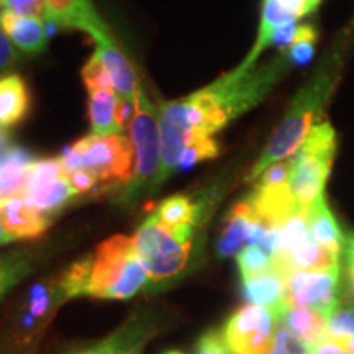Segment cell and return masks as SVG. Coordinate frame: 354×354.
<instances>
[{
	"mask_svg": "<svg viewBox=\"0 0 354 354\" xmlns=\"http://www.w3.org/2000/svg\"><path fill=\"white\" fill-rule=\"evenodd\" d=\"M35 258L30 251L13 250L0 253V300L26 279L33 271Z\"/></svg>",
	"mask_w": 354,
	"mask_h": 354,
	"instance_id": "obj_25",
	"label": "cell"
},
{
	"mask_svg": "<svg viewBox=\"0 0 354 354\" xmlns=\"http://www.w3.org/2000/svg\"><path fill=\"white\" fill-rule=\"evenodd\" d=\"M312 354H351V353H348L342 344L333 342V339L325 338L312 348Z\"/></svg>",
	"mask_w": 354,
	"mask_h": 354,
	"instance_id": "obj_39",
	"label": "cell"
},
{
	"mask_svg": "<svg viewBox=\"0 0 354 354\" xmlns=\"http://www.w3.org/2000/svg\"><path fill=\"white\" fill-rule=\"evenodd\" d=\"M66 300L68 297L59 284V277L35 282L8 312L0 338L21 346H35Z\"/></svg>",
	"mask_w": 354,
	"mask_h": 354,
	"instance_id": "obj_7",
	"label": "cell"
},
{
	"mask_svg": "<svg viewBox=\"0 0 354 354\" xmlns=\"http://www.w3.org/2000/svg\"><path fill=\"white\" fill-rule=\"evenodd\" d=\"M197 225L169 227L151 214L133 234L135 251L149 276L148 289H166L192 268Z\"/></svg>",
	"mask_w": 354,
	"mask_h": 354,
	"instance_id": "obj_3",
	"label": "cell"
},
{
	"mask_svg": "<svg viewBox=\"0 0 354 354\" xmlns=\"http://www.w3.org/2000/svg\"><path fill=\"white\" fill-rule=\"evenodd\" d=\"M123 354H138V353H123Z\"/></svg>",
	"mask_w": 354,
	"mask_h": 354,
	"instance_id": "obj_46",
	"label": "cell"
},
{
	"mask_svg": "<svg viewBox=\"0 0 354 354\" xmlns=\"http://www.w3.org/2000/svg\"><path fill=\"white\" fill-rule=\"evenodd\" d=\"M10 146V133L6 128H0V154L6 153Z\"/></svg>",
	"mask_w": 354,
	"mask_h": 354,
	"instance_id": "obj_42",
	"label": "cell"
},
{
	"mask_svg": "<svg viewBox=\"0 0 354 354\" xmlns=\"http://www.w3.org/2000/svg\"><path fill=\"white\" fill-rule=\"evenodd\" d=\"M10 243H15V238H13L6 228H3L2 221H0V246L10 245Z\"/></svg>",
	"mask_w": 354,
	"mask_h": 354,
	"instance_id": "obj_43",
	"label": "cell"
},
{
	"mask_svg": "<svg viewBox=\"0 0 354 354\" xmlns=\"http://www.w3.org/2000/svg\"><path fill=\"white\" fill-rule=\"evenodd\" d=\"M315 41H317V30L312 25H299L297 33H295L294 41L286 53L289 56L290 64L305 66L312 61L315 55Z\"/></svg>",
	"mask_w": 354,
	"mask_h": 354,
	"instance_id": "obj_29",
	"label": "cell"
},
{
	"mask_svg": "<svg viewBox=\"0 0 354 354\" xmlns=\"http://www.w3.org/2000/svg\"><path fill=\"white\" fill-rule=\"evenodd\" d=\"M0 221L3 228L19 240L38 238L50 228L51 216L35 209L26 198L19 194L0 201Z\"/></svg>",
	"mask_w": 354,
	"mask_h": 354,
	"instance_id": "obj_13",
	"label": "cell"
},
{
	"mask_svg": "<svg viewBox=\"0 0 354 354\" xmlns=\"http://www.w3.org/2000/svg\"><path fill=\"white\" fill-rule=\"evenodd\" d=\"M254 209L250 201L243 198L236 202L223 220L218 243H216V254L220 258H230L238 254L248 245V233L254 220Z\"/></svg>",
	"mask_w": 354,
	"mask_h": 354,
	"instance_id": "obj_18",
	"label": "cell"
},
{
	"mask_svg": "<svg viewBox=\"0 0 354 354\" xmlns=\"http://www.w3.org/2000/svg\"><path fill=\"white\" fill-rule=\"evenodd\" d=\"M68 177H69L71 185H73L74 190H76L79 196H81V194L91 192V190L99 184V179H97V177L87 169L71 172V174H68Z\"/></svg>",
	"mask_w": 354,
	"mask_h": 354,
	"instance_id": "obj_37",
	"label": "cell"
},
{
	"mask_svg": "<svg viewBox=\"0 0 354 354\" xmlns=\"http://www.w3.org/2000/svg\"><path fill=\"white\" fill-rule=\"evenodd\" d=\"M35 161L37 158L33 153L15 145L0 154V201L24 194L30 167Z\"/></svg>",
	"mask_w": 354,
	"mask_h": 354,
	"instance_id": "obj_20",
	"label": "cell"
},
{
	"mask_svg": "<svg viewBox=\"0 0 354 354\" xmlns=\"http://www.w3.org/2000/svg\"><path fill=\"white\" fill-rule=\"evenodd\" d=\"M354 335V304L339 302L326 318V338L342 343Z\"/></svg>",
	"mask_w": 354,
	"mask_h": 354,
	"instance_id": "obj_28",
	"label": "cell"
},
{
	"mask_svg": "<svg viewBox=\"0 0 354 354\" xmlns=\"http://www.w3.org/2000/svg\"><path fill=\"white\" fill-rule=\"evenodd\" d=\"M68 28L81 30L94 38L99 33H110L109 26L92 6L91 0H46V17Z\"/></svg>",
	"mask_w": 354,
	"mask_h": 354,
	"instance_id": "obj_15",
	"label": "cell"
},
{
	"mask_svg": "<svg viewBox=\"0 0 354 354\" xmlns=\"http://www.w3.org/2000/svg\"><path fill=\"white\" fill-rule=\"evenodd\" d=\"M0 354H35V346H21L0 338Z\"/></svg>",
	"mask_w": 354,
	"mask_h": 354,
	"instance_id": "obj_41",
	"label": "cell"
},
{
	"mask_svg": "<svg viewBox=\"0 0 354 354\" xmlns=\"http://www.w3.org/2000/svg\"><path fill=\"white\" fill-rule=\"evenodd\" d=\"M277 322L272 310L250 304L228 318L221 335L232 354H272Z\"/></svg>",
	"mask_w": 354,
	"mask_h": 354,
	"instance_id": "obj_9",
	"label": "cell"
},
{
	"mask_svg": "<svg viewBox=\"0 0 354 354\" xmlns=\"http://www.w3.org/2000/svg\"><path fill=\"white\" fill-rule=\"evenodd\" d=\"M149 276L140 263L133 236L115 234L91 254L87 295L102 300H128L148 289Z\"/></svg>",
	"mask_w": 354,
	"mask_h": 354,
	"instance_id": "obj_4",
	"label": "cell"
},
{
	"mask_svg": "<svg viewBox=\"0 0 354 354\" xmlns=\"http://www.w3.org/2000/svg\"><path fill=\"white\" fill-rule=\"evenodd\" d=\"M349 39H342L336 43L328 57L322 61L313 77L300 88L287 110L284 120L274 131L264 151L258 161L251 167L246 176V183H254L259 179L268 166L277 161H284L294 156L304 145L310 130L317 125L315 120L320 117L323 107L333 94L336 84L339 81V71L343 66V57L346 53V43Z\"/></svg>",
	"mask_w": 354,
	"mask_h": 354,
	"instance_id": "obj_2",
	"label": "cell"
},
{
	"mask_svg": "<svg viewBox=\"0 0 354 354\" xmlns=\"http://www.w3.org/2000/svg\"><path fill=\"white\" fill-rule=\"evenodd\" d=\"M117 339L113 338V336H110V338L104 339V342L95 344V346L88 348L87 351L84 353H79V354H120V348H118V343H115Z\"/></svg>",
	"mask_w": 354,
	"mask_h": 354,
	"instance_id": "obj_40",
	"label": "cell"
},
{
	"mask_svg": "<svg viewBox=\"0 0 354 354\" xmlns=\"http://www.w3.org/2000/svg\"><path fill=\"white\" fill-rule=\"evenodd\" d=\"M118 95L115 91L88 92V118L92 133L99 136H112L123 131L117 122Z\"/></svg>",
	"mask_w": 354,
	"mask_h": 354,
	"instance_id": "obj_23",
	"label": "cell"
},
{
	"mask_svg": "<svg viewBox=\"0 0 354 354\" xmlns=\"http://www.w3.org/2000/svg\"><path fill=\"white\" fill-rule=\"evenodd\" d=\"M32 97L25 79L19 74L0 77V128L19 125L30 112Z\"/></svg>",
	"mask_w": 354,
	"mask_h": 354,
	"instance_id": "obj_19",
	"label": "cell"
},
{
	"mask_svg": "<svg viewBox=\"0 0 354 354\" xmlns=\"http://www.w3.org/2000/svg\"><path fill=\"white\" fill-rule=\"evenodd\" d=\"M304 212L305 218H307L310 238L336 254L342 253L344 246V234L342 233V228H339L335 215L331 214L328 203L325 201V196L318 198L317 202H313Z\"/></svg>",
	"mask_w": 354,
	"mask_h": 354,
	"instance_id": "obj_21",
	"label": "cell"
},
{
	"mask_svg": "<svg viewBox=\"0 0 354 354\" xmlns=\"http://www.w3.org/2000/svg\"><path fill=\"white\" fill-rule=\"evenodd\" d=\"M196 354H232L225 343L221 331L210 330L201 336L197 342Z\"/></svg>",
	"mask_w": 354,
	"mask_h": 354,
	"instance_id": "obj_35",
	"label": "cell"
},
{
	"mask_svg": "<svg viewBox=\"0 0 354 354\" xmlns=\"http://www.w3.org/2000/svg\"><path fill=\"white\" fill-rule=\"evenodd\" d=\"M279 323L308 348L326 338V315L315 308L287 305L284 313L279 317Z\"/></svg>",
	"mask_w": 354,
	"mask_h": 354,
	"instance_id": "obj_22",
	"label": "cell"
},
{
	"mask_svg": "<svg viewBox=\"0 0 354 354\" xmlns=\"http://www.w3.org/2000/svg\"><path fill=\"white\" fill-rule=\"evenodd\" d=\"M166 354H184V353H180V351H167Z\"/></svg>",
	"mask_w": 354,
	"mask_h": 354,
	"instance_id": "obj_45",
	"label": "cell"
},
{
	"mask_svg": "<svg viewBox=\"0 0 354 354\" xmlns=\"http://www.w3.org/2000/svg\"><path fill=\"white\" fill-rule=\"evenodd\" d=\"M274 354H312V348H308L299 338H295L284 325L277 322Z\"/></svg>",
	"mask_w": 354,
	"mask_h": 354,
	"instance_id": "obj_33",
	"label": "cell"
},
{
	"mask_svg": "<svg viewBox=\"0 0 354 354\" xmlns=\"http://www.w3.org/2000/svg\"><path fill=\"white\" fill-rule=\"evenodd\" d=\"M339 277L342 269H317L295 271L286 279V300L292 307H308L328 318L339 305Z\"/></svg>",
	"mask_w": 354,
	"mask_h": 354,
	"instance_id": "obj_11",
	"label": "cell"
},
{
	"mask_svg": "<svg viewBox=\"0 0 354 354\" xmlns=\"http://www.w3.org/2000/svg\"><path fill=\"white\" fill-rule=\"evenodd\" d=\"M82 82L87 92L92 91H115L112 79H110L107 69L97 53L91 56L86 66L82 68Z\"/></svg>",
	"mask_w": 354,
	"mask_h": 354,
	"instance_id": "obj_31",
	"label": "cell"
},
{
	"mask_svg": "<svg viewBox=\"0 0 354 354\" xmlns=\"http://www.w3.org/2000/svg\"><path fill=\"white\" fill-rule=\"evenodd\" d=\"M130 141L135 151V167L130 183L118 197L123 207L131 205L145 190L154 192L161 166V127L156 109L138 87L135 97V112L130 122Z\"/></svg>",
	"mask_w": 354,
	"mask_h": 354,
	"instance_id": "obj_5",
	"label": "cell"
},
{
	"mask_svg": "<svg viewBox=\"0 0 354 354\" xmlns=\"http://www.w3.org/2000/svg\"><path fill=\"white\" fill-rule=\"evenodd\" d=\"M272 354H274V353H272Z\"/></svg>",
	"mask_w": 354,
	"mask_h": 354,
	"instance_id": "obj_48",
	"label": "cell"
},
{
	"mask_svg": "<svg viewBox=\"0 0 354 354\" xmlns=\"http://www.w3.org/2000/svg\"><path fill=\"white\" fill-rule=\"evenodd\" d=\"M82 153L84 169L102 184H128L135 167V151L130 138L122 133L112 136L88 135L76 141Z\"/></svg>",
	"mask_w": 354,
	"mask_h": 354,
	"instance_id": "obj_8",
	"label": "cell"
},
{
	"mask_svg": "<svg viewBox=\"0 0 354 354\" xmlns=\"http://www.w3.org/2000/svg\"><path fill=\"white\" fill-rule=\"evenodd\" d=\"M241 289L248 304L272 310L277 320L287 308L286 277L274 266L269 271L241 279Z\"/></svg>",
	"mask_w": 354,
	"mask_h": 354,
	"instance_id": "obj_16",
	"label": "cell"
},
{
	"mask_svg": "<svg viewBox=\"0 0 354 354\" xmlns=\"http://www.w3.org/2000/svg\"><path fill=\"white\" fill-rule=\"evenodd\" d=\"M342 344V346L346 349L348 353H351V354H354V335L351 336V338H348V339H344V342H342L339 343Z\"/></svg>",
	"mask_w": 354,
	"mask_h": 354,
	"instance_id": "obj_44",
	"label": "cell"
},
{
	"mask_svg": "<svg viewBox=\"0 0 354 354\" xmlns=\"http://www.w3.org/2000/svg\"><path fill=\"white\" fill-rule=\"evenodd\" d=\"M154 214L162 223L169 225V227L198 225L205 214V202H196L187 196H172L159 203Z\"/></svg>",
	"mask_w": 354,
	"mask_h": 354,
	"instance_id": "obj_24",
	"label": "cell"
},
{
	"mask_svg": "<svg viewBox=\"0 0 354 354\" xmlns=\"http://www.w3.org/2000/svg\"><path fill=\"white\" fill-rule=\"evenodd\" d=\"M297 21H289V24H284L281 26H277L274 30L272 38H271V46L281 48V50H287L290 46L292 41H294L295 33H297Z\"/></svg>",
	"mask_w": 354,
	"mask_h": 354,
	"instance_id": "obj_36",
	"label": "cell"
},
{
	"mask_svg": "<svg viewBox=\"0 0 354 354\" xmlns=\"http://www.w3.org/2000/svg\"><path fill=\"white\" fill-rule=\"evenodd\" d=\"M20 61V53L0 28V77L12 74Z\"/></svg>",
	"mask_w": 354,
	"mask_h": 354,
	"instance_id": "obj_34",
	"label": "cell"
},
{
	"mask_svg": "<svg viewBox=\"0 0 354 354\" xmlns=\"http://www.w3.org/2000/svg\"><path fill=\"white\" fill-rule=\"evenodd\" d=\"M2 2H3V0H0V6H2Z\"/></svg>",
	"mask_w": 354,
	"mask_h": 354,
	"instance_id": "obj_47",
	"label": "cell"
},
{
	"mask_svg": "<svg viewBox=\"0 0 354 354\" xmlns=\"http://www.w3.org/2000/svg\"><path fill=\"white\" fill-rule=\"evenodd\" d=\"M335 154V128L328 122L317 123L295 156L290 158L289 185L299 209L307 210L313 202L325 196Z\"/></svg>",
	"mask_w": 354,
	"mask_h": 354,
	"instance_id": "obj_6",
	"label": "cell"
},
{
	"mask_svg": "<svg viewBox=\"0 0 354 354\" xmlns=\"http://www.w3.org/2000/svg\"><path fill=\"white\" fill-rule=\"evenodd\" d=\"M248 201L256 216L271 228H281L299 209L289 183L256 184Z\"/></svg>",
	"mask_w": 354,
	"mask_h": 354,
	"instance_id": "obj_12",
	"label": "cell"
},
{
	"mask_svg": "<svg viewBox=\"0 0 354 354\" xmlns=\"http://www.w3.org/2000/svg\"><path fill=\"white\" fill-rule=\"evenodd\" d=\"M218 153H220V146L214 140V136L202 135V133L192 130L189 143L185 146L183 158H180L179 169L187 171L190 167L198 165V162L216 158L218 156Z\"/></svg>",
	"mask_w": 354,
	"mask_h": 354,
	"instance_id": "obj_26",
	"label": "cell"
},
{
	"mask_svg": "<svg viewBox=\"0 0 354 354\" xmlns=\"http://www.w3.org/2000/svg\"><path fill=\"white\" fill-rule=\"evenodd\" d=\"M21 196L35 209L50 216L63 210L79 194L71 185L61 158H50L33 162Z\"/></svg>",
	"mask_w": 354,
	"mask_h": 354,
	"instance_id": "obj_10",
	"label": "cell"
},
{
	"mask_svg": "<svg viewBox=\"0 0 354 354\" xmlns=\"http://www.w3.org/2000/svg\"><path fill=\"white\" fill-rule=\"evenodd\" d=\"M95 41V53L107 69L110 79H112L115 92L123 100L135 102L136 92H138V79L131 64L118 50V46L110 38V33H99L92 38Z\"/></svg>",
	"mask_w": 354,
	"mask_h": 354,
	"instance_id": "obj_14",
	"label": "cell"
},
{
	"mask_svg": "<svg viewBox=\"0 0 354 354\" xmlns=\"http://www.w3.org/2000/svg\"><path fill=\"white\" fill-rule=\"evenodd\" d=\"M0 28L7 35L13 46L25 55H39L48 44L44 20L21 17L15 13L0 10Z\"/></svg>",
	"mask_w": 354,
	"mask_h": 354,
	"instance_id": "obj_17",
	"label": "cell"
},
{
	"mask_svg": "<svg viewBox=\"0 0 354 354\" xmlns=\"http://www.w3.org/2000/svg\"><path fill=\"white\" fill-rule=\"evenodd\" d=\"M88 274H91V254L77 259L61 274L59 284L63 287L68 300L87 295Z\"/></svg>",
	"mask_w": 354,
	"mask_h": 354,
	"instance_id": "obj_27",
	"label": "cell"
},
{
	"mask_svg": "<svg viewBox=\"0 0 354 354\" xmlns=\"http://www.w3.org/2000/svg\"><path fill=\"white\" fill-rule=\"evenodd\" d=\"M343 251H344V263H346L349 287H351L354 294V232H349L348 234H344Z\"/></svg>",
	"mask_w": 354,
	"mask_h": 354,
	"instance_id": "obj_38",
	"label": "cell"
},
{
	"mask_svg": "<svg viewBox=\"0 0 354 354\" xmlns=\"http://www.w3.org/2000/svg\"><path fill=\"white\" fill-rule=\"evenodd\" d=\"M289 66V56L282 53L269 63L251 68L243 74L232 71L210 86L185 97L183 110L190 130L214 136L233 118L258 105L274 84L284 76Z\"/></svg>",
	"mask_w": 354,
	"mask_h": 354,
	"instance_id": "obj_1",
	"label": "cell"
},
{
	"mask_svg": "<svg viewBox=\"0 0 354 354\" xmlns=\"http://www.w3.org/2000/svg\"><path fill=\"white\" fill-rule=\"evenodd\" d=\"M0 10L44 20V17H46V0H3Z\"/></svg>",
	"mask_w": 354,
	"mask_h": 354,
	"instance_id": "obj_32",
	"label": "cell"
},
{
	"mask_svg": "<svg viewBox=\"0 0 354 354\" xmlns=\"http://www.w3.org/2000/svg\"><path fill=\"white\" fill-rule=\"evenodd\" d=\"M238 269H240L241 279L256 276L272 268V254L264 251L259 246H245L236 254Z\"/></svg>",
	"mask_w": 354,
	"mask_h": 354,
	"instance_id": "obj_30",
	"label": "cell"
}]
</instances>
